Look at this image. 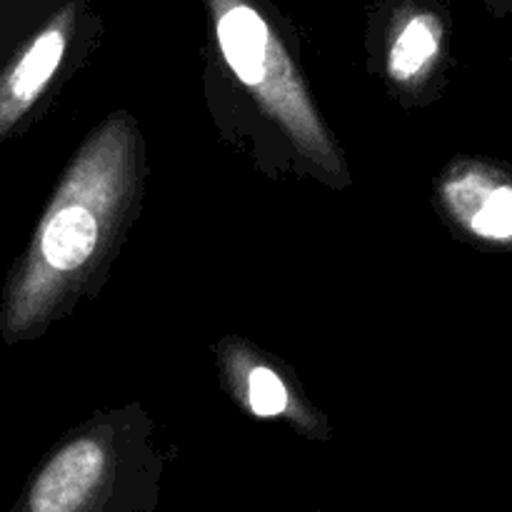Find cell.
<instances>
[{
	"label": "cell",
	"instance_id": "obj_1",
	"mask_svg": "<svg viewBox=\"0 0 512 512\" xmlns=\"http://www.w3.org/2000/svg\"><path fill=\"white\" fill-rule=\"evenodd\" d=\"M110 480L108 448L98 438H75L40 465L13 512H125Z\"/></svg>",
	"mask_w": 512,
	"mask_h": 512
},
{
	"label": "cell",
	"instance_id": "obj_2",
	"mask_svg": "<svg viewBox=\"0 0 512 512\" xmlns=\"http://www.w3.org/2000/svg\"><path fill=\"white\" fill-rule=\"evenodd\" d=\"M215 3H220L218 43L225 60L243 83L258 85L263 80L270 53L275 50L263 15L240 0H215Z\"/></svg>",
	"mask_w": 512,
	"mask_h": 512
},
{
	"label": "cell",
	"instance_id": "obj_3",
	"mask_svg": "<svg viewBox=\"0 0 512 512\" xmlns=\"http://www.w3.org/2000/svg\"><path fill=\"white\" fill-rule=\"evenodd\" d=\"M460 213L475 235L512 245V180L503 173L470 175L460 185Z\"/></svg>",
	"mask_w": 512,
	"mask_h": 512
},
{
	"label": "cell",
	"instance_id": "obj_4",
	"mask_svg": "<svg viewBox=\"0 0 512 512\" xmlns=\"http://www.w3.org/2000/svg\"><path fill=\"white\" fill-rule=\"evenodd\" d=\"M438 23L430 15H415L400 30L390 53V70L395 78H413L435 58L438 50Z\"/></svg>",
	"mask_w": 512,
	"mask_h": 512
},
{
	"label": "cell",
	"instance_id": "obj_5",
	"mask_svg": "<svg viewBox=\"0 0 512 512\" xmlns=\"http://www.w3.org/2000/svg\"><path fill=\"white\" fill-rule=\"evenodd\" d=\"M250 408L255 410L263 418H273L280 415L288 405V393H285V385L280 383V378L270 370L258 368L250 373Z\"/></svg>",
	"mask_w": 512,
	"mask_h": 512
}]
</instances>
